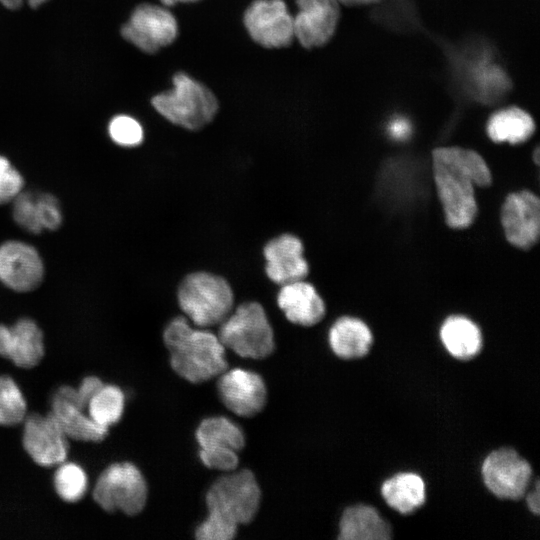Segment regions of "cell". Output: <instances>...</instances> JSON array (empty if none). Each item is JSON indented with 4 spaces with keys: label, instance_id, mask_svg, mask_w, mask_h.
<instances>
[{
    "label": "cell",
    "instance_id": "cell-7",
    "mask_svg": "<svg viewBox=\"0 0 540 540\" xmlns=\"http://www.w3.org/2000/svg\"><path fill=\"white\" fill-rule=\"evenodd\" d=\"M148 487L141 471L130 462L114 463L98 477L94 501L106 512L121 511L133 516L140 513L147 502Z\"/></svg>",
    "mask_w": 540,
    "mask_h": 540
},
{
    "label": "cell",
    "instance_id": "cell-38",
    "mask_svg": "<svg viewBox=\"0 0 540 540\" xmlns=\"http://www.w3.org/2000/svg\"><path fill=\"white\" fill-rule=\"evenodd\" d=\"M337 1L345 5H363V4L374 3L378 0H337Z\"/></svg>",
    "mask_w": 540,
    "mask_h": 540
},
{
    "label": "cell",
    "instance_id": "cell-31",
    "mask_svg": "<svg viewBox=\"0 0 540 540\" xmlns=\"http://www.w3.org/2000/svg\"><path fill=\"white\" fill-rule=\"evenodd\" d=\"M12 202V216L17 225L32 234L41 233L36 216V193L21 191Z\"/></svg>",
    "mask_w": 540,
    "mask_h": 540
},
{
    "label": "cell",
    "instance_id": "cell-9",
    "mask_svg": "<svg viewBox=\"0 0 540 540\" xmlns=\"http://www.w3.org/2000/svg\"><path fill=\"white\" fill-rule=\"evenodd\" d=\"M175 17L164 7L140 4L121 28V35L145 53H155L177 37Z\"/></svg>",
    "mask_w": 540,
    "mask_h": 540
},
{
    "label": "cell",
    "instance_id": "cell-34",
    "mask_svg": "<svg viewBox=\"0 0 540 540\" xmlns=\"http://www.w3.org/2000/svg\"><path fill=\"white\" fill-rule=\"evenodd\" d=\"M23 186L21 173L6 157L0 155V205L12 202Z\"/></svg>",
    "mask_w": 540,
    "mask_h": 540
},
{
    "label": "cell",
    "instance_id": "cell-15",
    "mask_svg": "<svg viewBox=\"0 0 540 540\" xmlns=\"http://www.w3.org/2000/svg\"><path fill=\"white\" fill-rule=\"evenodd\" d=\"M218 393L223 404L234 414L252 417L265 406L267 389L264 380L255 372L234 368L219 375Z\"/></svg>",
    "mask_w": 540,
    "mask_h": 540
},
{
    "label": "cell",
    "instance_id": "cell-3",
    "mask_svg": "<svg viewBox=\"0 0 540 540\" xmlns=\"http://www.w3.org/2000/svg\"><path fill=\"white\" fill-rule=\"evenodd\" d=\"M173 86L151 100L163 117L189 130H198L213 120L218 101L209 88L183 72L174 75Z\"/></svg>",
    "mask_w": 540,
    "mask_h": 540
},
{
    "label": "cell",
    "instance_id": "cell-24",
    "mask_svg": "<svg viewBox=\"0 0 540 540\" xmlns=\"http://www.w3.org/2000/svg\"><path fill=\"white\" fill-rule=\"evenodd\" d=\"M489 138L496 143L520 144L527 141L535 131L533 118L518 107L495 112L486 126Z\"/></svg>",
    "mask_w": 540,
    "mask_h": 540
},
{
    "label": "cell",
    "instance_id": "cell-19",
    "mask_svg": "<svg viewBox=\"0 0 540 540\" xmlns=\"http://www.w3.org/2000/svg\"><path fill=\"white\" fill-rule=\"evenodd\" d=\"M277 303L293 324L313 326L325 315V303L315 287L303 280L282 285Z\"/></svg>",
    "mask_w": 540,
    "mask_h": 540
},
{
    "label": "cell",
    "instance_id": "cell-8",
    "mask_svg": "<svg viewBox=\"0 0 540 540\" xmlns=\"http://www.w3.org/2000/svg\"><path fill=\"white\" fill-rule=\"evenodd\" d=\"M196 440L200 460L206 467L223 472L237 468L245 436L233 421L222 416L204 419L196 430Z\"/></svg>",
    "mask_w": 540,
    "mask_h": 540
},
{
    "label": "cell",
    "instance_id": "cell-33",
    "mask_svg": "<svg viewBox=\"0 0 540 540\" xmlns=\"http://www.w3.org/2000/svg\"><path fill=\"white\" fill-rule=\"evenodd\" d=\"M36 216L42 231L60 228L63 217L57 198L48 193H36Z\"/></svg>",
    "mask_w": 540,
    "mask_h": 540
},
{
    "label": "cell",
    "instance_id": "cell-41",
    "mask_svg": "<svg viewBox=\"0 0 540 540\" xmlns=\"http://www.w3.org/2000/svg\"><path fill=\"white\" fill-rule=\"evenodd\" d=\"M534 162L536 165L539 164V149L538 147L535 149V152H534Z\"/></svg>",
    "mask_w": 540,
    "mask_h": 540
},
{
    "label": "cell",
    "instance_id": "cell-2",
    "mask_svg": "<svg viewBox=\"0 0 540 540\" xmlns=\"http://www.w3.org/2000/svg\"><path fill=\"white\" fill-rule=\"evenodd\" d=\"M172 369L192 383L208 381L228 367L225 347L217 335L194 328L184 317L174 318L163 333Z\"/></svg>",
    "mask_w": 540,
    "mask_h": 540
},
{
    "label": "cell",
    "instance_id": "cell-4",
    "mask_svg": "<svg viewBox=\"0 0 540 540\" xmlns=\"http://www.w3.org/2000/svg\"><path fill=\"white\" fill-rule=\"evenodd\" d=\"M178 302L193 325L208 328L221 324L229 316L234 295L224 278L207 272H195L181 282Z\"/></svg>",
    "mask_w": 540,
    "mask_h": 540
},
{
    "label": "cell",
    "instance_id": "cell-25",
    "mask_svg": "<svg viewBox=\"0 0 540 540\" xmlns=\"http://www.w3.org/2000/svg\"><path fill=\"white\" fill-rule=\"evenodd\" d=\"M386 503L402 514L411 513L420 507L426 498L425 484L414 473H399L386 480L381 488Z\"/></svg>",
    "mask_w": 540,
    "mask_h": 540
},
{
    "label": "cell",
    "instance_id": "cell-13",
    "mask_svg": "<svg viewBox=\"0 0 540 540\" xmlns=\"http://www.w3.org/2000/svg\"><path fill=\"white\" fill-rule=\"evenodd\" d=\"M23 422V447L36 464L53 467L65 462L68 438L50 412L27 414Z\"/></svg>",
    "mask_w": 540,
    "mask_h": 540
},
{
    "label": "cell",
    "instance_id": "cell-18",
    "mask_svg": "<svg viewBox=\"0 0 540 540\" xmlns=\"http://www.w3.org/2000/svg\"><path fill=\"white\" fill-rule=\"evenodd\" d=\"M301 240L291 234H283L269 241L264 247L267 276L279 285L304 280L309 266L303 256Z\"/></svg>",
    "mask_w": 540,
    "mask_h": 540
},
{
    "label": "cell",
    "instance_id": "cell-37",
    "mask_svg": "<svg viewBox=\"0 0 540 540\" xmlns=\"http://www.w3.org/2000/svg\"><path fill=\"white\" fill-rule=\"evenodd\" d=\"M0 2L8 9H18L21 7L23 0H0Z\"/></svg>",
    "mask_w": 540,
    "mask_h": 540
},
{
    "label": "cell",
    "instance_id": "cell-39",
    "mask_svg": "<svg viewBox=\"0 0 540 540\" xmlns=\"http://www.w3.org/2000/svg\"><path fill=\"white\" fill-rule=\"evenodd\" d=\"M165 6H173L178 2H193L197 0H160Z\"/></svg>",
    "mask_w": 540,
    "mask_h": 540
},
{
    "label": "cell",
    "instance_id": "cell-11",
    "mask_svg": "<svg viewBox=\"0 0 540 540\" xmlns=\"http://www.w3.org/2000/svg\"><path fill=\"white\" fill-rule=\"evenodd\" d=\"M244 25L265 48L286 47L294 39L293 16L283 0H254L244 13Z\"/></svg>",
    "mask_w": 540,
    "mask_h": 540
},
{
    "label": "cell",
    "instance_id": "cell-40",
    "mask_svg": "<svg viewBox=\"0 0 540 540\" xmlns=\"http://www.w3.org/2000/svg\"><path fill=\"white\" fill-rule=\"evenodd\" d=\"M46 1L48 0H28V3L32 8H37L40 5L44 4Z\"/></svg>",
    "mask_w": 540,
    "mask_h": 540
},
{
    "label": "cell",
    "instance_id": "cell-16",
    "mask_svg": "<svg viewBox=\"0 0 540 540\" xmlns=\"http://www.w3.org/2000/svg\"><path fill=\"white\" fill-rule=\"evenodd\" d=\"M293 17L294 37L304 48L326 44L333 36L340 17L337 0H296Z\"/></svg>",
    "mask_w": 540,
    "mask_h": 540
},
{
    "label": "cell",
    "instance_id": "cell-21",
    "mask_svg": "<svg viewBox=\"0 0 540 540\" xmlns=\"http://www.w3.org/2000/svg\"><path fill=\"white\" fill-rule=\"evenodd\" d=\"M372 342L370 328L356 317L339 318L329 331L330 347L343 359H355L366 355Z\"/></svg>",
    "mask_w": 540,
    "mask_h": 540
},
{
    "label": "cell",
    "instance_id": "cell-32",
    "mask_svg": "<svg viewBox=\"0 0 540 540\" xmlns=\"http://www.w3.org/2000/svg\"><path fill=\"white\" fill-rule=\"evenodd\" d=\"M238 530V525L226 518L208 512L206 519L197 527L195 536L199 540H231Z\"/></svg>",
    "mask_w": 540,
    "mask_h": 540
},
{
    "label": "cell",
    "instance_id": "cell-22",
    "mask_svg": "<svg viewBox=\"0 0 540 540\" xmlns=\"http://www.w3.org/2000/svg\"><path fill=\"white\" fill-rule=\"evenodd\" d=\"M390 537V526L374 507L355 505L344 511L340 520L339 539L387 540Z\"/></svg>",
    "mask_w": 540,
    "mask_h": 540
},
{
    "label": "cell",
    "instance_id": "cell-36",
    "mask_svg": "<svg viewBox=\"0 0 540 540\" xmlns=\"http://www.w3.org/2000/svg\"><path fill=\"white\" fill-rule=\"evenodd\" d=\"M540 497H539V483L535 485V490L530 492L527 496L528 508L535 514H539L540 510Z\"/></svg>",
    "mask_w": 540,
    "mask_h": 540
},
{
    "label": "cell",
    "instance_id": "cell-35",
    "mask_svg": "<svg viewBox=\"0 0 540 540\" xmlns=\"http://www.w3.org/2000/svg\"><path fill=\"white\" fill-rule=\"evenodd\" d=\"M389 124V132L394 138H403L409 134L410 125L405 118L396 117Z\"/></svg>",
    "mask_w": 540,
    "mask_h": 540
},
{
    "label": "cell",
    "instance_id": "cell-30",
    "mask_svg": "<svg viewBox=\"0 0 540 540\" xmlns=\"http://www.w3.org/2000/svg\"><path fill=\"white\" fill-rule=\"evenodd\" d=\"M108 132L116 144L124 147L137 146L143 140L142 126L128 115L115 116L109 123Z\"/></svg>",
    "mask_w": 540,
    "mask_h": 540
},
{
    "label": "cell",
    "instance_id": "cell-14",
    "mask_svg": "<svg viewBox=\"0 0 540 540\" xmlns=\"http://www.w3.org/2000/svg\"><path fill=\"white\" fill-rule=\"evenodd\" d=\"M44 263L35 247L8 240L0 244V282L16 292H30L44 279Z\"/></svg>",
    "mask_w": 540,
    "mask_h": 540
},
{
    "label": "cell",
    "instance_id": "cell-5",
    "mask_svg": "<svg viewBox=\"0 0 540 540\" xmlns=\"http://www.w3.org/2000/svg\"><path fill=\"white\" fill-rule=\"evenodd\" d=\"M217 336L225 349L243 358L263 359L275 348L273 329L257 302L239 305L220 324Z\"/></svg>",
    "mask_w": 540,
    "mask_h": 540
},
{
    "label": "cell",
    "instance_id": "cell-20",
    "mask_svg": "<svg viewBox=\"0 0 540 540\" xmlns=\"http://www.w3.org/2000/svg\"><path fill=\"white\" fill-rule=\"evenodd\" d=\"M50 413L68 439L99 442L108 434V428L94 422L86 411L56 392L52 398Z\"/></svg>",
    "mask_w": 540,
    "mask_h": 540
},
{
    "label": "cell",
    "instance_id": "cell-6",
    "mask_svg": "<svg viewBox=\"0 0 540 540\" xmlns=\"http://www.w3.org/2000/svg\"><path fill=\"white\" fill-rule=\"evenodd\" d=\"M227 473L215 481L206 494L208 512L216 513L238 526L248 524L260 507L258 482L247 469Z\"/></svg>",
    "mask_w": 540,
    "mask_h": 540
},
{
    "label": "cell",
    "instance_id": "cell-10",
    "mask_svg": "<svg viewBox=\"0 0 540 540\" xmlns=\"http://www.w3.org/2000/svg\"><path fill=\"white\" fill-rule=\"evenodd\" d=\"M500 222L507 242L529 250L540 236V200L529 190L509 193L500 210Z\"/></svg>",
    "mask_w": 540,
    "mask_h": 540
},
{
    "label": "cell",
    "instance_id": "cell-1",
    "mask_svg": "<svg viewBox=\"0 0 540 540\" xmlns=\"http://www.w3.org/2000/svg\"><path fill=\"white\" fill-rule=\"evenodd\" d=\"M432 175L445 223L452 229L471 226L478 214L475 188L491 186L493 177L476 151L457 146L432 151Z\"/></svg>",
    "mask_w": 540,
    "mask_h": 540
},
{
    "label": "cell",
    "instance_id": "cell-27",
    "mask_svg": "<svg viewBox=\"0 0 540 540\" xmlns=\"http://www.w3.org/2000/svg\"><path fill=\"white\" fill-rule=\"evenodd\" d=\"M125 407L123 391L116 385H103L91 398L88 416L100 426L109 428L122 417Z\"/></svg>",
    "mask_w": 540,
    "mask_h": 540
},
{
    "label": "cell",
    "instance_id": "cell-12",
    "mask_svg": "<svg viewBox=\"0 0 540 540\" xmlns=\"http://www.w3.org/2000/svg\"><path fill=\"white\" fill-rule=\"evenodd\" d=\"M531 474L530 464L510 448H501L491 452L482 465V476L486 487L494 495L503 499L522 498L530 482Z\"/></svg>",
    "mask_w": 540,
    "mask_h": 540
},
{
    "label": "cell",
    "instance_id": "cell-23",
    "mask_svg": "<svg viewBox=\"0 0 540 540\" xmlns=\"http://www.w3.org/2000/svg\"><path fill=\"white\" fill-rule=\"evenodd\" d=\"M440 338L447 351L460 360L473 358L482 348L479 327L465 316L448 317L440 328Z\"/></svg>",
    "mask_w": 540,
    "mask_h": 540
},
{
    "label": "cell",
    "instance_id": "cell-29",
    "mask_svg": "<svg viewBox=\"0 0 540 540\" xmlns=\"http://www.w3.org/2000/svg\"><path fill=\"white\" fill-rule=\"evenodd\" d=\"M54 488L66 502H77L86 493L88 480L85 471L75 463H61L54 474Z\"/></svg>",
    "mask_w": 540,
    "mask_h": 540
},
{
    "label": "cell",
    "instance_id": "cell-26",
    "mask_svg": "<svg viewBox=\"0 0 540 540\" xmlns=\"http://www.w3.org/2000/svg\"><path fill=\"white\" fill-rule=\"evenodd\" d=\"M470 83L476 97L483 102L498 100L507 90L509 81L504 71L487 59L473 64Z\"/></svg>",
    "mask_w": 540,
    "mask_h": 540
},
{
    "label": "cell",
    "instance_id": "cell-17",
    "mask_svg": "<svg viewBox=\"0 0 540 540\" xmlns=\"http://www.w3.org/2000/svg\"><path fill=\"white\" fill-rule=\"evenodd\" d=\"M44 353L43 332L34 320L21 318L12 326L0 324V356L30 369L39 364Z\"/></svg>",
    "mask_w": 540,
    "mask_h": 540
},
{
    "label": "cell",
    "instance_id": "cell-28",
    "mask_svg": "<svg viewBox=\"0 0 540 540\" xmlns=\"http://www.w3.org/2000/svg\"><path fill=\"white\" fill-rule=\"evenodd\" d=\"M26 415L27 404L20 388L11 377L0 375V425H18Z\"/></svg>",
    "mask_w": 540,
    "mask_h": 540
}]
</instances>
